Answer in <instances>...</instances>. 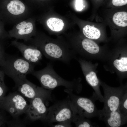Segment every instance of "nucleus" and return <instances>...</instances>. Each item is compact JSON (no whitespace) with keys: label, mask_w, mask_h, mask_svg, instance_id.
<instances>
[{"label":"nucleus","mask_w":127,"mask_h":127,"mask_svg":"<svg viewBox=\"0 0 127 127\" xmlns=\"http://www.w3.org/2000/svg\"><path fill=\"white\" fill-rule=\"evenodd\" d=\"M30 74L36 77L42 87L46 89L51 90L57 87L63 86L65 87V90L73 92L79 93L82 90L80 85L75 81H67L58 75L51 63L48 64L44 68L37 71L34 70Z\"/></svg>","instance_id":"nucleus-1"},{"label":"nucleus","mask_w":127,"mask_h":127,"mask_svg":"<svg viewBox=\"0 0 127 127\" xmlns=\"http://www.w3.org/2000/svg\"><path fill=\"white\" fill-rule=\"evenodd\" d=\"M35 65L23 57L13 56L6 53L0 62V69L14 81L26 77L27 75L34 70Z\"/></svg>","instance_id":"nucleus-2"},{"label":"nucleus","mask_w":127,"mask_h":127,"mask_svg":"<svg viewBox=\"0 0 127 127\" xmlns=\"http://www.w3.org/2000/svg\"><path fill=\"white\" fill-rule=\"evenodd\" d=\"M35 45L42 54L52 60L58 61L69 64L73 56V50L67 46L51 42H36Z\"/></svg>","instance_id":"nucleus-3"},{"label":"nucleus","mask_w":127,"mask_h":127,"mask_svg":"<svg viewBox=\"0 0 127 127\" xmlns=\"http://www.w3.org/2000/svg\"><path fill=\"white\" fill-rule=\"evenodd\" d=\"M64 91L68 94L67 98L74 114L88 119L99 117V110L97 108L95 103V101L91 97L79 96L71 91Z\"/></svg>","instance_id":"nucleus-4"},{"label":"nucleus","mask_w":127,"mask_h":127,"mask_svg":"<svg viewBox=\"0 0 127 127\" xmlns=\"http://www.w3.org/2000/svg\"><path fill=\"white\" fill-rule=\"evenodd\" d=\"M28 105L23 96L17 91L0 99V109L8 112L14 119L25 113Z\"/></svg>","instance_id":"nucleus-5"},{"label":"nucleus","mask_w":127,"mask_h":127,"mask_svg":"<svg viewBox=\"0 0 127 127\" xmlns=\"http://www.w3.org/2000/svg\"><path fill=\"white\" fill-rule=\"evenodd\" d=\"M74 114L67 98L55 102L48 108L44 122L49 124L67 121L72 122Z\"/></svg>","instance_id":"nucleus-6"},{"label":"nucleus","mask_w":127,"mask_h":127,"mask_svg":"<svg viewBox=\"0 0 127 127\" xmlns=\"http://www.w3.org/2000/svg\"><path fill=\"white\" fill-rule=\"evenodd\" d=\"M104 93L103 108L102 112L119 111L120 105L125 94L127 92L126 87L114 88L105 85H102Z\"/></svg>","instance_id":"nucleus-7"},{"label":"nucleus","mask_w":127,"mask_h":127,"mask_svg":"<svg viewBox=\"0 0 127 127\" xmlns=\"http://www.w3.org/2000/svg\"><path fill=\"white\" fill-rule=\"evenodd\" d=\"M14 82L15 84L13 89L29 101L38 96L52 99L51 90L35 85L28 80L26 77Z\"/></svg>","instance_id":"nucleus-8"},{"label":"nucleus","mask_w":127,"mask_h":127,"mask_svg":"<svg viewBox=\"0 0 127 127\" xmlns=\"http://www.w3.org/2000/svg\"><path fill=\"white\" fill-rule=\"evenodd\" d=\"M52 100L38 96L30 100V104L25 113L26 119L32 121L40 120L44 122L48 109L46 103Z\"/></svg>","instance_id":"nucleus-9"},{"label":"nucleus","mask_w":127,"mask_h":127,"mask_svg":"<svg viewBox=\"0 0 127 127\" xmlns=\"http://www.w3.org/2000/svg\"><path fill=\"white\" fill-rule=\"evenodd\" d=\"M99 119L104 121L109 127H120L127 123V115L119 111L102 112L99 111Z\"/></svg>","instance_id":"nucleus-10"},{"label":"nucleus","mask_w":127,"mask_h":127,"mask_svg":"<svg viewBox=\"0 0 127 127\" xmlns=\"http://www.w3.org/2000/svg\"><path fill=\"white\" fill-rule=\"evenodd\" d=\"M12 44L20 52L23 57L29 62L35 65L38 64L42 58V54L35 46H28L14 41Z\"/></svg>","instance_id":"nucleus-11"},{"label":"nucleus","mask_w":127,"mask_h":127,"mask_svg":"<svg viewBox=\"0 0 127 127\" xmlns=\"http://www.w3.org/2000/svg\"><path fill=\"white\" fill-rule=\"evenodd\" d=\"M7 9L11 14L18 15L22 14L24 12L25 6L21 1L19 0H12L7 6Z\"/></svg>","instance_id":"nucleus-12"},{"label":"nucleus","mask_w":127,"mask_h":127,"mask_svg":"<svg viewBox=\"0 0 127 127\" xmlns=\"http://www.w3.org/2000/svg\"><path fill=\"white\" fill-rule=\"evenodd\" d=\"M16 27L18 30V34L19 36L17 38L25 39L27 38L26 36H28L31 33L33 29V25L32 23H27L25 21L21 22L17 25Z\"/></svg>","instance_id":"nucleus-13"},{"label":"nucleus","mask_w":127,"mask_h":127,"mask_svg":"<svg viewBox=\"0 0 127 127\" xmlns=\"http://www.w3.org/2000/svg\"><path fill=\"white\" fill-rule=\"evenodd\" d=\"M72 122L77 127H98L88 119L77 114H74Z\"/></svg>","instance_id":"nucleus-14"},{"label":"nucleus","mask_w":127,"mask_h":127,"mask_svg":"<svg viewBox=\"0 0 127 127\" xmlns=\"http://www.w3.org/2000/svg\"><path fill=\"white\" fill-rule=\"evenodd\" d=\"M83 32L85 36L90 39H98L101 35L99 29L89 25H86L83 27Z\"/></svg>","instance_id":"nucleus-15"},{"label":"nucleus","mask_w":127,"mask_h":127,"mask_svg":"<svg viewBox=\"0 0 127 127\" xmlns=\"http://www.w3.org/2000/svg\"><path fill=\"white\" fill-rule=\"evenodd\" d=\"M82 45L84 50L91 54H96L99 51V48L98 45L89 39H84L82 41Z\"/></svg>","instance_id":"nucleus-16"},{"label":"nucleus","mask_w":127,"mask_h":127,"mask_svg":"<svg viewBox=\"0 0 127 127\" xmlns=\"http://www.w3.org/2000/svg\"><path fill=\"white\" fill-rule=\"evenodd\" d=\"M47 24L51 30L56 32L61 31L64 25V23L62 19L55 17L48 19L47 21Z\"/></svg>","instance_id":"nucleus-17"},{"label":"nucleus","mask_w":127,"mask_h":127,"mask_svg":"<svg viewBox=\"0 0 127 127\" xmlns=\"http://www.w3.org/2000/svg\"><path fill=\"white\" fill-rule=\"evenodd\" d=\"M113 20L114 23L118 26L126 27L127 26V13L125 12H119L114 15Z\"/></svg>","instance_id":"nucleus-18"},{"label":"nucleus","mask_w":127,"mask_h":127,"mask_svg":"<svg viewBox=\"0 0 127 127\" xmlns=\"http://www.w3.org/2000/svg\"><path fill=\"white\" fill-rule=\"evenodd\" d=\"M115 67L119 71L124 72L127 71V57H123L119 59H116L113 62Z\"/></svg>","instance_id":"nucleus-19"},{"label":"nucleus","mask_w":127,"mask_h":127,"mask_svg":"<svg viewBox=\"0 0 127 127\" xmlns=\"http://www.w3.org/2000/svg\"><path fill=\"white\" fill-rule=\"evenodd\" d=\"M5 74L0 69V99L5 96L7 87L4 82Z\"/></svg>","instance_id":"nucleus-20"},{"label":"nucleus","mask_w":127,"mask_h":127,"mask_svg":"<svg viewBox=\"0 0 127 127\" xmlns=\"http://www.w3.org/2000/svg\"><path fill=\"white\" fill-rule=\"evenodd\" d=\"M119 111L121 113L127 115V92L125 94L122 100Z\"/></svg>","instance_id":"nucleus-21"},{"label":"nucleus","mask_w":127,"mask_h":127,"mask_svg":"<svg viewBox=\"0 0 127 127\" xmlns=\"http://www.w3.org/2000/svg\"><path fill=\"white\" fill-rule=\"evenodd\" d=\"M13 119L10 121H7L6 124L9 126L12 127L16 126H25L24 123L22 121L18 119V118L14 119Z\"/></svg>","instance_id":"nucleus-22"},{"label":"nucleus","mask_w":127,"mask_h":127,"mask_svg":"<svg viewBox=\"0 0 127 127\" xmlns=\"http://www.w3.org/2000/svg\"><path fill=\"white\" fill-rule=\"evenodd\" d=\"M72 122L70 121H65L58 123L55 124H51V126L53 127H72Z\"/></svg>","instance_id":"nucleus-23"},{"label":"nucleus","mask_w":127,"mask_h":127,"mask_svg":"<svg viewBox=\"0 0 127 127\" xmlns=\"http://www.w3.org/2000/svg\"><path fill=\"white\" fill-rule=\"evenodd\" d=\"M3 110L0 111V127H4L7 122L6 117Z\"/></svg>","instance_id":"nucleus-24"},{"label":"nucleus","mask_w":127,"mask_h":127,"mask_svg":"<svg viewBox=\"0 0 127 127\" xmlns=\"http://www.w3.org/2000/svg\"><path fill=\"white\" fill-rule=\"evenodd\" d=\"M112 3L116 6H122L127 4V0H112Z\"/></svg>","instance_id":"nucleus-25"},{"label":"nucleus","mask_w":127,"mask_h":127,"mask_svg":"<svg viewBox=\"0 0 127 127\" xmlns=\"http://www.w3.org/2000/svg\"><path fill=\"white\" fill-rule=\"evenodd\" d=\"M75 8L78 11L82 10L83 9V0H76Z\"/></svg>","instance_id":"nucleus-26"},{"label":"nucleus","mask_w":127,"mask_h":127,"mask_svg":"<svg viewBox=\"0 0 127 127\" xmlns=\"http://www.w3.org/2000/svg\"><path fill=\"white\" fill-rule=\"evenodd\" d=\"M5 53L4 47L0 44V62L4 58Z\"/></svg>","instance_id":"nucleus-27"},{"label":"nucleus","mask_w":127,"mask_h":127,"mask_svg":"<svg viewBox=\"0 0 127 127\" xmlns=\"http://www.w3.org/2000/svg\"></svg>","instance_id":"nucleus-28"}]
</instances>
